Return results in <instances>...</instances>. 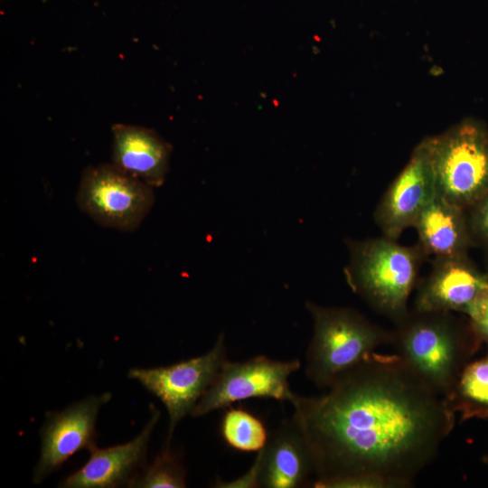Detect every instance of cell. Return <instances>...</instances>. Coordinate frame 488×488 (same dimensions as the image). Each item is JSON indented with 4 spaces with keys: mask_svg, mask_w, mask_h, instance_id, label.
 I'll list each match as a JSON object with an SVG mask.
<instances>
[{
    "mask_svg": "<svg viewBox=\"0 0 488 488\" xmlns=\"http://www.w3.org/2000/svg\"><path fill=\"white\" fill-rule=\"evenodd\" d=\"M292 419L310 448L316 488H406L437 455L455 416L397 354L373 352Z\"/></svg>",
    "mask_w": 488,
    "mask_h": 488,
    "instance_id": "cell-1",
    "label": "cell"
},
{
    "mask_svg": "<svg viewBox=\"0 0 488 488\" xmlns=\"http://www.w3.org/2000/svg\"><path fill=\"white\" fill-rule=\"evenodd\" d=\"M391 331L396 354L434 391L446 396L481 342L452 312L413 309Z\"/></svg>",
    "mask_w": 488,
    "mask_h": 488,
    "instance_id": "cell-2",
    "label": "cell"
},
{
    "mask_svg": "<svg viewBox=\"0 0 488 488\" xmlns=\"http://www.w3.org/2000/svg\"><path fill=\"white\" fill-rule=\"evenodd\" d=\"M347 282L374 311L395 324L409 313L408 301L427 255L418 244L403 246L385 236L349 241Z\"/></svg>",
    "mask_w": 488,
    "mask_h": 488,
    "instance_id": "cell-3",
    "label": "cell"
},
{
    "mask_svg": "<svg viewBox=\"0 0 488 488\" xmlns=\"http://www.w3.org/2000/svg\"><path fill=\"white\" fill-rule=\"evenodd\" d=\"M313 336L305 355V375L326 389L342 373L359 364L381 346L391 343L392 333L348 307H327L307 301Z\"/></svg>",
    "mask_w": 488,
    "mask_h": 488,
    "instance_id": "cell-4",
    "label": "cell"
},
{
    "mask_svg": "<svg viewBox=\"0 0 488 488\" xmlns=\"http://www.w3.org/2000/svg\"><path fill=\"white\" fill-rule=\"evenodd\" d=\"M436 192L467 211L488 192V127L467 117L427 136Z\"/></svg>",
    "mask_w": 488,
    "mask_h": 488,
    "instance_id": "cell-5",
    "label": "cell"
},
{
    "mask_svg": "<svg viewBox=\"0 0 488 488\" xmlns=\"http://www.w3.org/2000/svg\"><path fill=\"white\" fill-rule=\"evenodd\" d=\"M76 202L100 226L128 232L140 226L155 196L148 184L112 164H103L83 171Z\"/></svg>",
    "mask_w": 488,
    "mask_h": 488,
    "instance_id": "cell-6",
    "label": "cell"
},
{
    "mask_svg": "<svg viewBox=\"0 0 488 488\" xmlns=\"http://www.w3.org/2000/svg\"><path fill=\"white\" fill-rule=\"evenodd\" d=\"M224 333L203 355L169 366L133 368L127 377L140 382L164 405L169 416L165 447L169 448L176 425L192 414L197 402L227 361Z\"/></svg>",
    "mask_w": 488,
    "mask_h": 488,
    "instance_id": "cell-7",
    "label": "cell"
},
{
    "mask_svg": "<svg viewBox=\"0 0 488 488\" xmlns=\"http://www.w3.org/2000/svg\"><path fill=\"white\" fill-rule=\"evenodd\" d=\"M300 366L298 359L277 361L265 355L240 362L227 360L191 415L202 417L236 401L254 398L292 404L297 394L292 391L289 378Z\"/></svg>",
    "mask_w": 488,
    "mask_h": 488,
    "instance_id": "cell-8",
    "label": "cell"
},
{
    "mask_svg": "<svg viewBox=\"0 0 488 488\" xmlns=\"http://www.w3.org/2000/svg\"><path fill=\"white\" fill-rule=\"evenodd\" d=\"M111 399L109 392L77 401L61 411L49 413L41 428V454L33 482L42 483L75 453L96 446V421L100 408Z\"/></svg>",
    "mask_w": 488,
    "mask_h": 488,
    "instance_id": "cell-9",
    "label": "cell"
},
{
    "mask_svg": "<svg viewBox=\"0 0 488 488\" xmlns=\"http://www.w3.org/2000/svg\"><path fill=\"white\" fill-rule=\"evenodd\" d=\"M436 193L435 176L425 139L413 149L401 172L389 185L375 211L382 235L398 239Z\"/></svg>",
    "mask_w": 488,
    "mask_h": 488,
    "instance_id": "cell-10",
    "label": "cell"
},
{
    "mask_svg": "<svg viewBox=\"0 0 488 488\" xmlns=\"http://www.w3.org/2000/svg\"><path fill=\"white\" fill-rule=\"evenodd\" d=\"M487 288L488 274L468 254L434 258L430 273L418 287L414 309L465 314Z\"/></svg>",
    "mask_w": 488,
    "mask_h": 488,
    "instance_id": "cell-11",
    "label": "cell"
},
{
    "mask_svg": "<svg viewBox=\"0 0 488 488\" xmlns=\"http://www.w3.org/2000/svg\"><path fill=\"white\" fill-rule=\"evenodd\" d=\"M160 411L152 406L151 416L140 434L131 441L90 451L89 459L78 471L67 476L59 487L111 488L127 484L134 473L144 466L147 446Z\"/></svg>",
    "mask_w": 488,
    "mask_h": 488,
    "instance_id": "cell-12",
    "label": "cell"
},
{
    "mask_svg": "<svg viewBox=\"0 0 488 488\" xmlns=\"http://www.w3.org/2000/svg\"><path fill=\"white\" fill-rule=\"evenodd\" d=\"M255 460L258 465L259 487H303L314 476L310 448L292 418L281 422Z\"/></svg>",
    "mask_w": 488,
    "mask_h": 488,
    "instance_id": "cell-13",
    "label": "cell"
},
{
    "mask_svg": "<svg viewBox=\"0 0 488 488\" xmlns=\"http://www.w3.org/2000/svg\"><path fill=\"white\" fill-rule=\"evenodd\" d=\"M112 137V164L151 187L164 183L172 148L155 131L116 124Z\"/></svg>",
    "mask_w": 488,
    "mask_h": 488,
    "instance_id": "cell-14",
    "label": "cell"
},
{
    "mask_svg": "<svg viewBox=\"0 0 488 488\" xmlns=\"http://www.w3.org/2000/svg\"><path fill=\"white\" fill-rule=\"evenodd\" d=\"M418 245L434 258L468 254L474 246L467 211L437 192L421 211L413 226Z\"/></svg>",
    "mask_w": 488,
    "mask_h": 488,
    "instance_id": "cell-15",
    "label": "cell"
},
{
    "mask_svg": "<svg viewBox=\"0 0 488 488\" xmlns=\"http://www.w3.org/2000/svg\"><path fill=\"white\" fill-rule=\"evenodd\" d=\"M444 399L462 420L488 419V356L469 361Z\"/></svg>",
    "mask_w": 488,
    "mask_h": 488,
    "instance_id": "cell-16",
    "label": "cell"
},
{
    "mask_svg": "<svg viewBox=\"0 0 488 488\" xmlns=\"http://www.w3.org/2000/svg\"><path fill=\"white\" fill-rule=\"evenodd\" d=\"M221 434L230 447L241 452H258L268 439L263 422L243 408H230L224 413Z\"/></svg>",
    "mask_w": 488,
    "mask_h": 488,
    "instance_id": "cell-17",
    "label": "cell"
},
{
    "mask_svg": "<svg viewBox=\"0 0 488 488\" xmlns=\"http://www.w3.org/2000/svg\"><path fill=\"white\" fill-rule=\"evenodd\" d=\"M128 487L183 488L186 487V469L178 453L164 447L140 475H136Z\"/></svg>",
    "mask_w": 488,
    "mask_h": 488,
    "instance_id": "cell-18",
    "label": "cell"
},
{
    "mask_svg": "<svg viewBox=\"0 0 488 488\" xmlns=\"http://www.w3.org/2000/svg\"><path fill=\"white\" fill-rule=\"evenodd\" d=\"M466 211L474 246L483 250L488 261V192Z\"/></svg>",
    "mask_w": 488,
    "mask_h": 488,
    "instance_id": "cell-19",
    "label": "cell"
},
{
    "mask_svg": "<svg viewBox=\"0 0 488 488\" xmlns=\"http://www.w3.org/2000/svg\"><path fill=\"white\" fill-rule=\"evenodd\" d=\"M465 314L479 341L488 343V288L478 296Z\"/></svg>",
    "mask_w": 488,
    "mask_h": 488,
    "instance_id": "cell-20",
    "label": "cell"
},
{
    "mask_svg": "<svg viewBox=\"0 0 488 488\" xmlns=\"http://www.w3.org/2000/svg\"><path fill=\"white\" fill-rule=\"evenodd\" d=\"M483 460L485 464H488V455H484Z\"/></svg>",
    "mask_w": 488,
    "mask_h": 488,
    "instance_id": "cell-21",
    "label": "cell"
}]
</instances>
